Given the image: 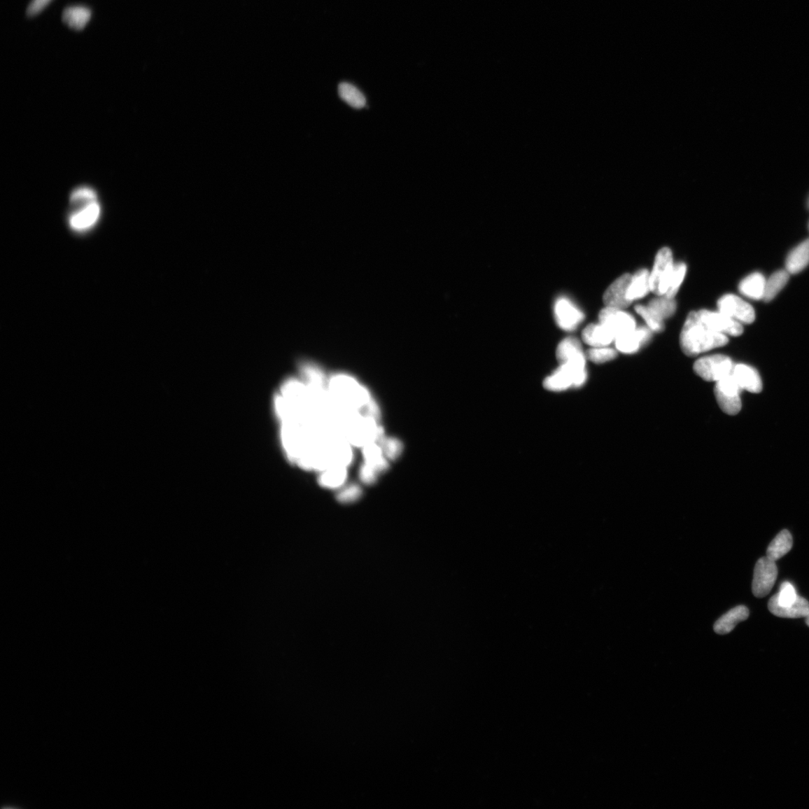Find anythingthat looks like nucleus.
Returning a JSON list of instances; mask_svg holds the SVG:
<instances>
[{
	"mask_svg": "<svg viewBox=\"0 0 809 809\" xmlns=\"http://www.w3.org/2000/svg\"><path fill=\"white\" fill-rule=\"evenodd\" d=\"M728 343V336L705 326L699 320L696 311L688 315L679 337L682 351L690 357L724 347Z\"/></svg>",
	"mask_w": 809,
	"mask_h": 809,
	"instance_id": "obj_1",
	"label": "nucleus"
},
{
	"mask_svg": "<svg viewBox=\"0 0 809 809\" xmlns=\"http://www.w3.org/2000/svg\"><path fill=\"white\" fill-rule=\"evenodd\" d=\"M328 391L332 402L337 406L360 413L372 401L368 391L347 375L331 377L328 382Z\"/></svg>",
	"mask_w": 809,
	"mask_h": 809,
	"instance_id": "obj_2",
	"label": "nucleus"
},
{
	"mask_svg": "<svg viewBox=\"0 0 809 809\" xmlns=\"http://www.w3.org/2000/svg\"><path fill=\"white\" fill-rule=\"evenodd\" d=\"M71 202L77 208L69 219L71 228L83 231L91 228L98 221L101 207L97 202L96 193L91 188H81L74 191L71 196Z\"/></svg>",
	"mask_w": 809,
	"mask_h": 809,
	"instance_id": "obj_3",
	"label": "nucleus"
},
{
	"mask_svg": "<svg viewBox=\"0 0 809 809\" xmlns=\"http://www.w3.org/2000/svg\"><path fill=\"white\" fill-rule=\"evenodd\" d=\"M586 366L584 362L560 364V368L545 380V388L552 392H563L570 387H581L587 380Z\"/></svg>",
	"mask_w": 809,
	"mask_h": 809,
	"instance_id": "obj_4",
	"label": "nucleus"
},
{
	"mask_svg": "<svg viewBox=\"0 0 809 809\" xmlns=\"http://www.w3.org/2000/svg\"><path fill=\"white\" fill-rule=\"evenodd\" d=\"M674 258L670 248L663 247L657 253L652 272H650L651 292L656 296H665L675 268Z\"/></svg>",
	"mask_w": 809,
	"mask_h": 809,
	"instance_id": "obj_5",
	"label": "nucleus"
},
{
	"mask_svg": "<svg viewBox=\"0 0 809 809\" xmlns=\"http://www.w3.org/2000/svg\"><path fill=\"white\" fill-rule=\"evenodd\" d=\"M733 361L726 355L714 354L705 356L694 364V371L701 379L707 382H719L731 374Z\"/></svg>",
	"mask_w": 809,
	"mask_h": 809,
	"instance_id": "obj_6",
	"label": "nucleus"
},
{
	"mask_svg": "<svg viewBox=\"0 0 809 809\" xmlns=\"http://www.w3.org/2000/svg\"><path fill=\"white\" fill-rule=\"evenodd\" d=\"M741 392V388L731 374L717 382L714 394L722 412L729 415H736L740 412Z\"/></svg>",
	"mask_w": 809,
	"mask_h": 809,
	"instance_id": "obj_7",
	"label": "nucleus"
},
{
	"mask_svg": "<svg viewBox=\"0 0 809 809\" xmlns=\"http://www.w3.org/2000/svg\"><path fill=\"white\" fill-rule=\"evenodd\" d=\"M775 562L768 557H763L755 565L752 581L754 597L763 598L770 593L778 576V568Z\"/></svg>",
	"mask_w": 809,
	"mask_h": 809,
	"instance_id": "obj_8",
	"label": "nucleus"
},
{
	"mask_svg": "<svg viewBox=\"0 0 809 809\" xmlns=\"http://www.w3.org/2000/svg\"><path fill=\"white\" fill-rule=\"evenodd\" d=\"M696 314L705 326L715 332L733 337L740 336L743 332L741 323L720 311L700 310L696 311Z\"/></svg>",
	"mask_w": 809,
	"mask_h": 809,
	"instance_id": "obj_9",
	"label": "nucleus"
},
{
	"mask_svg": "<svg viewBox=\"0 0 809 809\" xmlns=\"http://www.w3.org/2000/svg\"><path fill=\"white\" fill-rule=\"evenodd\" d=\"M599 320L616 339L637 328L634 317L622 309L606 307L600 311Z\"/></svg>",
	"mask_w": 809,
	"mask_h": 809,
	"instance_id": "obj_10",
	"label": "nucleus"
},
{
	"mask_svg": "<svg viewBox=\"0 0 809 809\" xmlns=\"http://www.w3.org/2000/svg\"><path fill=\"white\" fill-rule=\"evenodd\" d=\"M717 306L721 312L733 319L740 323L750 324L755 319V312L753 307L738 296L728 294L721 297Z\"/></svg>",
	"mask_w": 809,
	"mask_h": 809,
	"instance_id": "obj_11",
	"label": "nucleus"
},
{
	"mask_svg": "<svg viewBox=\"0 0 809 809\" xmlns=\"http://www.w3.org/2000/svg\"><path fill=\"white\" fill-rule=\"evenodd\" d=\"M554 312L558 326L565 331L576 329L585 319L583 312L566 298L557 300Z\"/></svg>",
	"mask_w": 809,
	"mask_h": 809,
	"instance_id": "obj_12",
	"label": "nucleus"
},
{
	"mask_svg": "<svg viewBox=\"0 0 809 809\" xmlns=\"http://www.w3.org/2000/svg\"><path fill=\"white\" fill-rule=\"evenodd\" d=\"M632 275L624 274L614 280L603 296L606 307L624 310L632 303L628 298V292Z\"/></svg>",
	"mask_w": 809,
	"mask_h": 809,
	"instance_id": "obj_13",
	"label": "nucleus"
},
{
	"mask_svg": "<svg viewBox=\"0 0 809 809\" xmlns=\"http://www.w3.org/2000/svg\"><path fill=\"white\" fill-rule=\"evenodd\" d=\"M731 375L742 391L746 390L752 394L762 392L763 384L761 376L752 366L743 364H736L733 366Z\"/></svg>",
	"mask_w": 809,
	"mask_h": 809,
	"instance_id": "obj_14",
	"label": "nucleus"
},
{
	"mask_svg": "<svg viewBox=\"0 0 809 809\" xmlns=\"http://www.w3.org/2000/svg\"><path fill=\"white\" fill-rule=\"evenodd\" d=\"M651 330L649 328L639 327L623 334L616 339L617 350L625 354H632L637 352L642 346L651 337Z\"/></svg>",
	"mask_w": 809,
	"mask_h": 809,
	"instance_id": "obj_15",
	"label": "nucleus"
},
{
	"mask_svg": "<svg viewBox=\"0 0 809 809\" xmlns=\"http://www.w3.org/2000/svg\"><path fill=\"white\" fill-rule=\"evenodd\" d=\"M768 609L774 616L780 618H805L809 614V602L805 598L798 596L793 605L782 607L773 596L768 602Z\"/></svg>",
	"mask_w": 809,
	"mask_h": 809,
	"instance_id": "obj_16",
	"label": "nucleus"
},
{
	"mask_svg": "<svg viewBox=\"0 0 809 809\" xmlns=\"http://www.w3.org/2000/svg\"><path fill=\"white\" fill-rule=\"evenodd\" d=\"M582 339L592 347H605L616 340L614 334L602 324H590L582 332Z\"/></svg>",
	"mask_w": 809,
	"mask_h": 809,
	"instance_id": "obj_17",
	"label": "nucleus"
},
{
	"mask_svg": "<svg viewBox=\"0 0 809 809\" xmlns=\"http://www.w3.org/2000/svg\"><path fill=\"white\" fill-rule=\"evenodd\" d=\"M749 616V610L745 606L736 607L720 617L714 624V630L719 635L730 633L742 621Z\"/></svg>",
	"mask_w": 809,
	"mask_h": 809,
	"instance_id": "obj_18",
	"label": "nucleus"
},
{
	"mask_svg": "<svg viewBox=\"0 0 809 809\" xmlns=\"http://www.w3.org/2000/svg\"><path fill=\"white\" fill-rule=\"evenodd\" d=\"M651 292L650 272L649 270L640 269L632 275L628 292V298L631 302L644 298Z\"/></svg>",
	"mask_w": 809,
	"mask_h": 809,
	"instance_id": "obj_19",
	"label": "nucleus"
},
{
	"mask_svg": "<svg viewBox=\"0 0 809 809\" xmlns=\"http://www.w3.org/2000/svg\"><path fill=\"white\" fill-rule=\"evenodd\" d=\"M809 264V239L793 249L786 261V270L790 274L803 271Z\"/></svg>",
	"mask_w": 809,
	"mask_h": 809,
	"instance_id": "obj_20",
	"label": "nucleus"
},
{
	"mask_svg": "<svg viewBox=\"0 0 809 809\" xmlns=\"http://www.w3.org/2000/svg\"><path fill=\"white\" fill-rule=\"evenodd\" d=\"M766 279L759 272H754L744 278L739 284L741 294L754 300L763 299Z\"/></svg>",
	"mask_w": 809,
	"mask_h": 809,
	"instance_id": "obj_21",
	"label": "nucleus"
},
{
	"mask_svg": "<svg viewBox=\"0 0 809 809\" xmlns=\"http://www.w3.org/2000/svg\"><path fill=\"white\" fill-rule=\"evenodd\" d=\"M91 11L82 6L69 7L62 13L63 22L75 30H82L89 23Z\"/></svg>",
	"mask_w": 809,
	"mask_h": 809,
	"instance_id": "obj_22",
	"label": "nucleus"
},
{
	"mask_svg": "<svg viewBox=\"0 0 809 809\" xmlns=\"http://www.w3.org/2000/svg\"><path fill=\"white\" fill-rule=\"evenodd\" d=\"M793 537L789 531L782 530L772 541L767 549V557L774 562L781 559L791 551Z\"/></svg>",
	"mask_w": 809,
	"mask_h": 809,
	"instance_id": "obj_23",
	"label": "nucleus"
},
{
	"mask_svg": "<svg viewBox=\"0 0 809 809\" xmlns=\"http://www.w3.org/2000/svg\"><path fill=\"white\" fill-rule=\"evenodd\" d=\"M556 354L560 364H565L585 355L579 340L572 337L565 338L559 343Z\"/></svg>",
	"mask_w": 809,
	"mask_h": 809,
	"instance_id": "obj_24",
	"label": "nucleus"
},
{
	"mask_svg": "<svg viewBox=\"0 0 809 809\" xmlns=\"http://www.w3.org/2000/svg\"><path fill=\"white\" fill-rule=\"evenodd\" d=\"M347 467L333 466L321 472L319 483L321 487L328 489H337L346 482L347 478Z\"/></svg>",
	"mask_w": 809,
	"mask_h": 809,
	"instance_id": "obj_25",
	"label": "nucleus"
},
{
	"mask_svg": "<svg viewBox=\"0 0 809 809\" xmlns=\"http://www.w3.org/2000/svg\"><path fill=\"white\" fill-rule=\"evenodd\" d=\"M790 275L787 270H780L766 280L763 300L768 302L777 296L789 282Z\"/></svg>",
	"mask_w": 809,
	"mask_h": 809,
	"instance_id": "obj_26",
	"label": "nucleus"
},
{
	"mask_svg": "<svg viewBox=\"0 0 809 809\" xmlns=\"http://www.w3.org/2000/svg\"><path fill=\"white\" fill-rule=\"evenodd\" d=\"M647 306L663 321L672 317L677 309L675 299L666 296H657Z\"/></svg>",
	"mask_w": 809,
	"mask_h": 809,
	"instance_id": "obj_27",
	"label": "nucleus"
},
{
	"mask_svg": "<svg viewBox=\"0 0 809 809\" xmlns=\"http://www.w3.org/2000/svg\"><path fill=\"white\" fill-rule=\"evenodd\" d=\"M339 95L343 101L347 102L355 109H361L366 105V99L364 94L354 85L348 83H342L338 88Z\"/></svg>",
	"mask_w": 809,
	"mask_h": 809,
	"instance_id": "obj_28",
	"label": "nucleus"
},
{
	"mask_svg": "<svg viewBox=\"0 0 809 809\" xmlns=\"http://www.w3.org/2000/svg\"><path fill=\"white\" fill-rule=\"evenodd\" d=\"M687 268L685 263H679L675 265L674 271L668 286L666 296L674 298L677 294L679 288L683 284L686 275Z\"/></svg>",
	"mask_w": 809,
	"mask_h": 809,
	"instance_id": "obj_29",
	"label": "nucleus"
},
{
	"mask_svg": "<svg viewBox=\"0 0 809 809\" xmlns=\"http://www.w3.org/2000/svg\"><path fill=\"white\" fill-rule=\"evenodd\" d=\"M635 310L652 331L660 332L663 329V321L658 317L649 306L639 305L635 307Z\"/></svg>",
	"mask_w": 809,
	"mask_h": 809,
	"instance_id": "obj_30",
	"label": "nucleus"
},
{
	"mask_svg": "<svg viewBox=\"0 0 809 809\" xmlns=\"http://www.w3.org/2000/svg\"><path fill=\"white\" fill-rule=\"evenodd\" d=\"M774 596L779 605L782 607L793 605L798 598L794 587L789 581L783 582L780 592Z\"/></svg>",
	"mask_w": 809,
	"mask_h": 809,
	"instance_id": "obj_31",
	"label": "nucleus"
},
{
	"mask_svg": "<svg viewBox=\"0 0 809 809\" xmlns=\"http://www.w3.org/2000/svg\"><path fill=\"white\" fill-rule=\"evenodd\" d=\"M617 355L618 353L616 350L608 347H592L587 354L588 359L595 364H603L612 361L617 357Z\"/></svg>",
	"mask_w": 809,
	"mask_h": 809,
	"instance_id": "obj_32",
	"label": "nucleus"
},
{
	"mask_svg": "<svg viewBox=\"0 0 809 809\" xmlns=\"http://www.w3.org/2000/svg\"><path fill=\"white\" fill-rule=\"evenodd\" d=\"M384 455L392 459L400 456L403 450L401 441L395 438H384L382 436L379 440Z\"/></svg>",
	"mask_w": 809,
	"mask_h": 809,
	"instance_id": "obj_33",
	"label": "nucleus"
},
{
	"mask_svg": "<svg viewBox=\"0 0 809 809\" xmlns=\"http://www.w3.org/2000/svg\"><path fill=\"white\" fill-rule=\"evenodd\" d=\"M361 490L357 485H350V487L342 490L338 495V500L343 504H349L357 501L361 496Z\"/></svg>",
	"mask_w": 809,
	"mask_h": 809,
	"instance_id": "obj_34",
	"label": "nucleus"
},
{
	"mask_svg": "<svg viewBox=\"0 0 809 809\" xmlns=\"http://www.w3.org/2000/svg\"><path fill=\"white\" fill-rule=\"evenodd\" d=\"M379 473H380L373 468L364 464L360 471V477L364 483L371 484L377 480Z\"/></svg>",
	"mask_w": 809,
	"mask_h": 809,
	"instance_id": "obj_35",
	"label": "nucleus"
},
{
	"mask_svg": "<svg viewBox=\"0 0 809 809\" xmlns=\"http://www.w3.org/2000/svg\"><path fill=\"white\" fill-rule=\"evenodd\" d=\"M51 1L52 0H32L27 10V15L32 17L39 14Z\"/></svg>",
	"mask_w": 809,
	"mask_h": 809,
	"instance_id": "obj_36",
	"label": "nucleus"
},
{
	"mask_svg": "<svg viewBox=\"0 0 809 809\" xmlns=\"http://www.w3.org/2000/svg\"><path fill=\"white\" fill-rule=\"evenodd\" d=\"M805 623H806V624H807L808 627L809 628V614H808V616L805 617Z\"/></svg>",
	"mask_w": 809,
	"mask_h": 809,
	"instance_id": "obj_37",
	"label": "nucleus"
},
{
	"mask_svg": "<svg viewBox=\"0 0 809 809\" xmlns=\"http://www.w3.org/2000/svg\"><path fill=\"white\" fill-rule=\"evenodd\" d=\"M808 207H809V200H808Z\"/></svg>",
	"mask_w": 809,
	"mask_h": 809,
	"instance_id": "obj_38",
	"label": "nucleus"
}]
</instances>
